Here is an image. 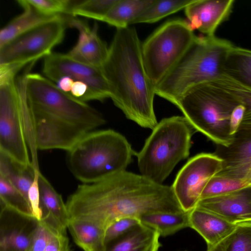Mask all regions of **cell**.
Segmentation results:
<instances>
[{
  "label": "cell",
  "mask_w": 251,
  "mask_h": 251,
  "mask_svg": "<svg viewBox=\"0 0 251 251\" xmlns=\"http://www.w3.org/2000/svg\"><path fill=\"white\" fill-rule=\"evenodd\" d=\"M66 204L70 220L91 222L105 230L120 218L140 219L157 211H183L171 186L126 171L79 185Z\"/></svg>",
  "instance_id": "cell-1"
},
{
  "label": "cell",
  "mask_w": 251,
  "mask_h": 251,
  "mask_svg": "<svg viewBox=\"0 0 251 251\" xmlns=\"http://www.w3.org/2000/svg\"><path fill=\"white\" fill-rule=\"evenodd\" d=\"M141 46L135 28H116L101 69L114 104L127 119L153 130L158 124L153 108L155 86L145 69Z\"/></svg>",
  "instance_id": "cell-2"
},
{
  "label": "cell",
  "mask_w": 251,
  "mask_h": 251,
  "mask_svg": "<svg viewBox=\"0 0 251 251\" xmlns=\"http://www.w3.org/2000/svg\"><path fill=\"white\" fill-rule=\"evenodd\" d=\"M67 152L68 168L83 183L126 171L136 154L125 137L112 129L90 131Z\"/></svg>",
  "instance_id": "cell-3"
},
{
  "label": "cell",
  "mask_w": 251,
  "mask_h": 251,
  "mask_svg": "<svg viewBox=\"0 0 251 251\" xmlns=\"http://www.w3.org/2000/svg\"><path fill=\"white\" fill-rule=\"evenodd\" d=\"M233 46L215 35L198 37L178 64L155 87V95L176 105L193 87L224 77L223 65Z\"/></svg>",
  "instance_id": "cell-4"
},
{
  "label": "cell",
  "mask_w": 251,
  "mask_h": 251,
  "mask_svg": "<svg viewBox=\"0 0 251 251\" xmlns=\"http://www.w3.org/2000/svg\"><path fill=\"white\" fill-rule=\"evenodd\" d=\"M240 104L231 93L213 81L191 88L176 106L195 130L217 145L227 147L234 138L229 133L230 118Z\"/></svg>",
  "instance_id": "cell-5"
},
{
  "label": "cell",
  "mask_w": 251,
  "mask_h": 251,
  "mask_svg": "<svg viewBox=\"0 0 251 251\" xmlns=\"http://www.w3.org/2000/svg\"><path fill=\"white\" fill-rule=\"evenodd\" d=\"M194 129L184 116L162 119L136 153L140 175L159 184L189 155Z\"/></svg>",
  "instance_id": "cell-6"
},
{
  "label": "cell",
  "mask_w": 251,
  "mask_h": 251,
  "mask_svg": "<svg viewBox=\"0 0 251 251\" xmlns=\"http://www.w3.org/2000/svg\"><path fill=\"white\" fill-rule=\"evenodd\" d=\"M197 37L187 20L177 18L165 23L142 43L145 67L155 87L178 64Z\"/></svg>",
  "instance_id": "cell-7"
},
{
  "label": "cell",
  "mask_w": 251,
  "mask_h": 251,
  "mask_svg": "<svg viewBox=\"0 0 251 251\" xmlns=\"http://www.w3.org/2000/svg\"><path fill=\"white\" fill-rule=\"evenodd\" d=\"M24 78L26 95L32 109L80 126L89 131L105 124L101 113L63 92L45 76L27 73Z\"/></svg>",
  "instance_id": "cell-8"
},
{
  "label": "cell",
  "mask_w": 251,
  "mask_h": 251,
  "mask_svg": "<svg viewBox=\"0 0 251 251\" xmlns=\"http://www.w3.org/2000/svg\"><path fill=\"white\" fill-rule=\"evenodd\" d=\"M68 26L62 15L39 25L0 47V71L16 74L23 67L51 54Z\"/></svg>",
  "instance_id": "cell-9"
},
{
  "label": "cell",
  "mask_w": 251,
  "mask_h": 251,
  "mask_svg": "<svg viewBox=\"0 0 251 251\" xmlns=\"http://www.w3.org/2000/svg\"><path fill=\"white\" fill-rule=\"evenodd\" d=\"M25 136L15 77L0 78V151L25 167H32Z\"/></svg>",
  "instance_id": "cell-10"
},
{
  "label": "cell",
  "mask_w": 251,
  "mask_h": 251,
  "mask_svg": "<svg viewBox=\"0 0 251 251\" xmlns=\"http://www.w3.org/2000/svg\"><path fill=\"white\" fill-rule=\"evenodd\" d=\"M223 168V160L215 153H201L188 160L171 186L183 211L190 212L197 206L207 182Z\"/></svg>",
  "instance_id": "cell-11"
},
{
  "label": "cell",
  "mask_w": 251,
  "mask_h": 251,
  "mask_svg": "<svg viewBox=\"0 0 251 251\" xmlns=\"http://www.w3.org/2000/svg\"><path fill=\"white\" fill-rule=\"evenodd\" d=\"M42 72L52 82H57L63 77L74 81L84 83L88 87L81 101H103L110 98V90L101 68L79 62L68 54L51 53L44 59Z\"/></svg>",
  "instance_id": "cell-12"
},
{
  "label": "cell",
  "mask_w": 251,
  "mask_h": 251,
  "mask_svg": "<svg viewBox=\"0 0 251 251\" xmlns=\"http://www.w3.org/2000/svg\"><path fill=\"white\" fill-rule=\"evenodd\" d=\"M32 110L38 150L60 149L68 151L90 132L80 126Z\"/></svg>",
  "instance_id": "cell-13"
},
{
  "label": "cell",
  "mask_w": 251,
  "mask_h": 251,
  "mask_svg": "<svg viewBox=\"0 0 251 251\" xmlns=\"http://www.w3.org/2000/svg\"><path fill=\"white\" fill-rule=\"evenodd\" d=\"M215 153L223 161L218 174L247 181L251 173V122H242L232 143L227 147L217 145Z\"/></svg>",
  "instance_id": "cell-14"
},
{
  "label": "cell",
  "mask_w": 251,
  "mask_h": 251,
  "mask_svg": "<svg viewBox=\"0 0 251 251\" xmlns=\"http://www.w3.org/2000/svg\"><path fill=\"white\" fill-rule=\"evenodd\" d=\"M197 207L236 225L251 224V185L200 200Z\"/></svg>",
  "instance_id": "cell-15"
},
{
  "label": "cell",
  "mask_w": 251,
  "mask_h": 251,
  "mask_svg": "<svg viewBox=\"0 0 251 251\" xmlns=\"http://www.w3.org/2000/svg\"><path fill=\"white\" fill-rule=\"evenodd\" d=\"M67 21L68 26L79 33L76 44L67 54L79 62L101 68L108 57L109 48L99 37L97 25L91 28L86 22L71 16Z\"/></svg>",
  "instance_id": "cell-16"
},
{
  "label": "cell",
  "mask_w": 251,
  "mask_h": 251,
  "mask_svg": "<svg viewBox=\"0 0 251 251\" xmlns=\"http://www.w3.org/2000/svg\"><path fill=\"white\" fill-rule=\"evenodd\" d=\"M233 0H193L185 7V14L191 27L205 36L214 35L219 25L231 12Z\"/></svg>",
  "instance_id": "cell-17"
},
{
  "label": "cell",
  "mask_w": 251,
  "mask_h": 251,
  "mask_svg": "<svg viewBox=\"0 0 251 251\" xmlns=\"http://www.w3.org/2000/svg\"><path fill=\"white\" fill-rule=\"evenodd\" d=\"M189 227L196 230L204 239L207 250L217 245L238 226L197 206L189 212Z\"/></svg>",
  "instance_id": "cell-18"
},
{
  "label": "cell",
  "mask_w": 251,
  "mask_h": 251,
  "mask_svg": "<svg viewBox=\"0 0 251 251\" xmlns=\"http://www.w3.org/2000/svg\"><path fill=\"white\" fill-rule=\"evenodd\" d=\"M159 234L141 224L106 246L104 251H158Z\"/></svg>",
  "instance_id": "cell-19"
},
{
  "label": "cell",
  "mask_w": 251,
  "mask_h": 251,
  "mask_svg": "<svg viewBox=\"0 0 251 251\" xmlns=\"http://www.w3.org/2000/svg\"><path fill=\"white\" fill-rule=\"evenodd\" d=\"M39 185L43 210L42 219L66 229L70 217L66 204L61 196L41 173L39 176Z\"/></svg>",
  "instance_id": "cell-20"
},
{
  "label": "cell",
  "mask_w": 251,
  "mask_h": 251,
  "mask_svg": "<svg viewBox=\"0 0 251 251\" xmlns=\"http://www.w3.org/2000/svg\"><path fill=\"white\" fill-rule=\"evenodd\" d=\"M225 77L251 90V50L233 46L223 65Z\"/></svg>",
  "instance_id": "cell-21"
},
{
  "label": "cell",
  "mask_w": 251,
  "mask_h": 251,
  "mask_svg": "<svg viewBox=\"0 0 251 251\" xmlns=\"http://www.w3.org/2000/svg\"><path fill=\"white\" fill-rule=\"evenodd\" d=\"M17 2L24 11L0 30V47L29 29L58 16L47 17L40 14L27 0Z\"/></svg>",
  "instance_id": "cell-22"
},
{
  "label": "cell",
  "mask_w": 251,
  "mask_h": 251,
  "mask_svg": "<svg viewBox=\"0 0 251 251\" xmlns=\"http://www.w3.org/2000/svg\"><path fill=\"white\" fill-rule=\"evenodd\" d=\"M189 212L157 211L147 214L140 219L141 224L155 231L161 236L172 235L189 227Z\"/></svg>",
  "instance_id": "cell-23"
},
{
  "label": "cell",
  "mask_w": 251,
  "mask_h": 251,
  "mask_svg": "<svg viewBox=\"0 0 251 251\" xmlns=\"http://www.w3.org/2000/svg\"><path fill=\"white\" fill-rule=\"evenodd\" d=\"M75 244L84 251H104L105 230L91 222L71 220L67 227Z\"/></svg>",
  "instance_id": "cell-24"
},
{
  "label": "cell",
  "mask_w": 251,
  "mask_h": 251,
  "mask_svg": "<svg viewBox=\"0 0 251 251\" xmlns=\"http://www.w3.org/2000/svg\"><path fill=\"white\" fill-rule=\"evenodd\" d=\"M154 0H118L113 6L103 22L120 28L132 24L133 21Z\"/></svg>",
  "instance_id": "cell-25"
},
{
  "label": "cell",
  "mask_w": 251,
  "mask_h": 251,
  "mask_svg": "<svg viewBox=\"0 0 251 251\" xmlns=\"http://www.w3.org/2000/svg\"><path fill=\"white\" fill-rule=\"evenodd\" d=\"M34 176L32 167H24L0 151V176L10 182L28 201V193Z\"/></svg>",
  "instance_id": "cell-26"
},
{
  "label": "cell",
  "mask_w": 251,
  "mask_h": 251,
  "mask_svg": "<svg viewBox=\"0 0 251 251\" xmlns=\"http://www.w3.org/2000/svg\"><path fill=\"white\" fill-rule=\"evenodd\" d=\"M0 199L1 208L26 219H33L28 200L10 182L2 176H0Z\"/></svg>",
  "instance_id": "cell-27"
},
{
  "label": "cell",
  "mask_w": 251,
  "mask_h": 251,
  "mask_svg": "<svg viewBox=\"0 0 251 251\" xmlns=\"http://www.w3.org/2000/svg\"><path fill=\"white\" fill-rule=\"evenodd\" d=\"M193 0H154L132 23H153L185 9Z\"/></svg>",
  "instance_id": "cell-28"
},
{
  "label": "cell",
  "mask_w": 251,
  "mask_h": 251,
  "mask_svg": "<svg viewBox=\"0 0 251 251\" xmlns=\"http://www.w3.org/2000/svg\"><path fill=\"white\" fill-rule=\"evenodd\" d=\"M38 221L1 234L0 251H27Z\"/></svg>",
  "instance_id": "cell-29"
},
{
  "label": "cell",
  "mask_w": 251,
  "mask_h": 251,
  "mask_svg": "<svg viewBox=\"0 0 251 251\" xmlns=\"http://www.w3.org/2000/svg\"><path fill=\"white\" fill-rule=\"evenodd\" d=\"M118 0H87L72 3L67 14L103 21Z\"/></svg>",
  "instance_id": "cell-30"
},
{
  "label": "cell",
  "mask_w": 251,
  "mask_h": 251,
  "mask_svg": "<svg viewBox=\"0 0 251 251\" xmlns=\"http://www.w3.org/2000/svg\"><path fill=\"white\" fill-rule=\"evenodd\" d=\"M251 185L248 182L217 174L206 184L200 200L216 197Z\"/></svg>",
  "instance_id": "cell-31"
},
{
  "label": "cell",
  "mask_w": 251,
  "mask_h": 251,
  "mask_svg": "<svg viewBox=\"0 0 251 251\" xmlns=\"http://www.w3.org/2000/svg\"><path fill=\"white\" fill-rule=\"evenodd\" d=\"M207 251H251V224L238 226L230 234Z\"/></svg>",
  "instance_id": "cell-32"
},
{
  "label": "cell",
  "mask_w": 251,
  "mask_h": 251,
  "mask_svg": "<svg viewBox=\"0 0 251 251\" xmlns=\"http://www.w3.org/2000/svg\"><path fill=\"white\" fill-rule=\"evenodd\" d=\"M221 86L231 93L245 108L242 122H251V90L226 77L215 80Z\"/></svg>",
  "instance_id": "cell-33"
},
{
  "label": "cell",
  "mask_w": 251,
  "mask_h": 251,
  "mask_svg": "<svg viewBox=\"0 0 251 251\" xmlns=\"http://www.w3.org/2000/svg\"><path fill=\"white\" fill-rule=\"evenodd\" d=\"M141 224L140 219L134 217H125L116 220L105 230L104 242L106 246L125 235Z\"/></svg>",
  "instance_id": "cell-34"
},
{
  "label": "cell",
  "mask_w": 251,
  "mask_h": 251,
  "mask_svg": "<svg viewBox=\"0 0 251 251\" xmlns=\"http://www.w3.org/2000/svg\"><path fill=\"white\" fill-rule=\"evenodd\" d=\"M38 13L47 17L67 14L72 1L69 0H27Z\"/></svg>",
  "instance_id": "cell-35"
},
{
  "label": "cell",
  "mask_w": 251,
  "mask_h": 251,
  "mask_svg": "<svg viewBox=\"0 0 251 251\" xmlns=\"http://www.w3.org/2000/svg\"><path fill=\"white\" fill-rule=\"evenodd\" d=\"M56 228L62 229L43 220L38 221L27 251H44Z\"/></svg>",
  "instance_id": "cell-36"
},
{
  "label": "cell",
  "mask_w": 251,
  "mask_h": 251,
  "mask_svg": "<svg viewBox=\"0 0 251 251\" xmlns=\"http://www.w3.org/2000/svg\"><path fill=\"white\" fill-rule=\"evenodd\" d=\"M41 172H35L33 181L28 193V200L34 220L40 221L43 217L40 192L39 185V176Z\"/></svg>",
  "instance_id": "cell-37"
},
{
  "label": "cell",
  "mask_w": 251,
  "mask_h": 251,
  "mask_svg": "<svg viewBox=\"0 0 251 251\" xmlns=\"http://www.w3.org/2000/svg\"><path fill=\"white\" fill-rule=\"evenodd\" d=\"M66 230L55 228L44 251H71Z\"/></svg>",
  "instance_id": "cell-38"
},
{
  "label": "cell",
  "mask_w": 251,
  "mask_h": 251,
  "mask_svg": "<svg viewBox=\"0 0 251 251\" xmlns=\"http://www.w3.org/2000/svg\"><path fill=\"white\" fill-rule=\"evenodd\" d=\"M245 111V108L241 104L238 105L233 111L229 122V133L231 136H234L241 125Z\"/></svg>",
  "instance_id": "cell-39"
},
{
  "label": "cell",
  "mask_w": 251,
  "mask_h": 251,
  "mask_svg": "<svg viewBox=\"0 0 251 251\" xmlns=\"http://www.w3.org/2000/svg\"><path fill=\"white\" fill-rule=\"evenodd\" d=\"M88 90L87 86L84 83L74 81L72 85L70 94L74 98L81 101Z\"/></svg>",
  "instance_id": "cell-40"
},
{
  "label": "cell",
  "mask_w": 251,
  "mask_h": 251,
  "mask_svg": "<svg viewBox=\"0 0 251 251\" xmlns=\"http://www.w3.org/2000/svg\"><path fill=\"white\" fill-rule=\"evenodd\" d=\"M74 82V80L70 77L64 76L57 82V86L63 92L70 93Z\"/></svg>",
  "instance_id": "cell-41"
},
{
  "label": "cell",
  "mask_w": 251,
  "mask_h": 251,
  "mask_svg": "<svg viewBox=\"0 0 251 251\" xmlns=\"http://www.w3.org/2000/svg\"><path fill=\"white\" fill-rule=\"evenodd\" d=\"M247 180L250 184H251V173L249 177L248 178Z\"/></svg>",
  "instance_id": "cell-42"
},
{
  "label": "cell",
  "mask_w": 251,
  "mask_h": 251,
  "mask_svg": "<svg viewBox=\"0 0 251 251\" xmlns=\"http://www.w3.org/2000/svg\"></svg>",
  "instance_id": "cell-43"
}]
</instances>
